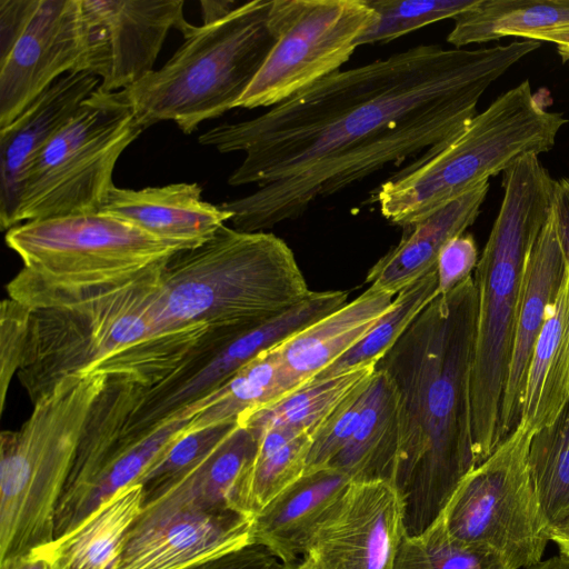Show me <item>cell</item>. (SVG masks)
Segmentation results:
<instances>
[{
    "instance_id": "74e56055",
    "label": "cell",
    "mask_w": 569,
    "mask_h": 569,
    "mask_svg": "<svg viewBox=\"0 0 569 569\" xmlns=\"http://www.w3.org/2000/svg\"><path fill=\"white\" fill-rule=\"evenodd\" d=\"M371 376L359 382L312 431L305 472L328 467L352 437L365 406Z\"/></svg>"
},
{
    "instance_id": "f1b7e54d",
    "label": "cell",
    "mask_w": 569,
    "mask_h": 569,
    "mask_svg": "<svg viewBox=\"0 0 569 569\" xmlns=\"http://www.w3.org/2000/svg\"><path fill=\"white\" fill-rule=\"evenodd\" d=\"M196 406L192 403L179 410L144 433L122 436L106 467L56 530L54 538L72 530L120 489L137 483L146 470L187 431L192 418L199 413Z\"/></svg>"
},
{
    "instance_id": "484cf974",
    "label": "cell",
    "mask_w": 569,
    "mask_h": 569,
    "mask_svg": "<svg viewBox=\"0 0 569 569\" xmlns=\"http://www.w3.org/2000/svg\"><path fill=\"white\" fill-rule=\"evenodd\" d=\"M258 445V435L239 423L202 461L146 501L142 510H238L239 486L257 453Z\"/></svg>"
},
{
    "instance_id": "83f0119b",
    "label": "cell",
    "mask_w": 569,
    "mask_h": 569,
    "mask_svg": "<svg viewBox=\"0 0 569 569\" xmlns=\"http://www.w3.org/2000/svg\"><path fill=\"white\" fill-rule=\"evenodd\" d=\"M398 451V393L390 378L375 368L357 429L328 467L351 482H392Z\"/></svg>"
},
{
    "instance_id": "ab89813d",
    "label": "cell",
    "mask_w": 569,
    "mask_h": 569,
    "mask_svg": "<svg viewBox=\"0 0 569 569\" xmlns=\"http://www.w3.org/2000/svg\"><path fill=\"white\" fill-rule=\"evenodd\" d=\"M30 323V309L7 298L0 306V411L3 412L7 392L13 376L23 365Z\"/></svg>"
},
{
    "instance_id": "44dd1931",
    "label": "cell",
    "mask_w": 569,
    "mask_h": 569,
    "mask_svg": "<svg viewBox=\"0 0 569 569\" xmlns=\"http://www.w3.org/2000/svg\"><path fill=\"white\" fill-rule=\"evenodd\" d=\"M350 483L343 472L330 467L305 472L253 516L252 542L281 562L300 561Z\"/></svg>"
},
{
    "instance_id": "ac0fdd59",
    "label": "cell",
    "mask_w": 569,
    "mask_h": 569,
    "mask_svg": "<svg viewBox=\"0 0 569 569\" xmlns=\"http://www.w3.org/2000/svg\"><path fill=\"white\" fill-rule=\"evenodd\" d=\"M100 86L88 72L58 79L8 126L0 128V224H18L23 187L41 151Z\"/></svg>"
},
{
    "instance_id": "4dcf8cb0",
    "label": "cell",
    "mask_w": 569,
    "mask_h": 569,
    "mask_svg": "<svg viewBox=\"0 0 569 569\" xmlns=\"http://www.w3.org/2000/svg\"><path fill=\"white\" fill-rule=\"evenodd\" d=\"M447 41L457 49L569 26V0H479L455 19Z\"/></svg>"
},
{
    "instance_id": "8d00e7d4",
    "label": "cell",
    "mask_w": 569,
    "mask_h": 569,
    "mask_svg": "<svg viewBox=\"0 0 569 569\" xmlns=\"http://www.w3.org/2000/svg\"><path fill=\"white\" fill-rule=\"evenodd\" d=\"M238 425L222 423L193 431L187 429L137 481L143 488L144 502L202 461Z\"/></svg>"
},
{
    "instance_id": "6da1fadb",
    "label": "cell",
    "mask_w": 569,
    "mask_h": 569,
    "mask_svg": "<svg viewBox=\"0 0 569 569\" xmlns=\"http://www.w3.org/2000/svg\"><path fill=\"white\" fill-rule=\"evenodd\" d=\"M540 47L530 39L472 50L419 44L336 71L256 118L216 126L199 143L243 152L228 183L257 186L219 207L234 229L264 231L388 164L431 153L478 113L495 81Z\"/></svg>"
},
{
    "instance_id": "d6986e66",
    "label": "cell",
    "mask_w": 569,
    "mask_h": 569,
    "mask_svg": "<svg viewBox=\"0 0 569 569\" xmlns=\"http://www.w3.org/2000/svg\"><path fill=\"white\" fill-rule=\"evenodd\" d=\"M566 266L552 209L531 249L523 278L499 413L501 442L519 423L530 358L562 284Z\"/></svg>"
},
{
    "instance_id": "603a6c76",
    "label": "cell",
    "mask_w": 569,
    "mask_h": 569,
    "mask_svg": "<svg viewBox=\"0 0 569 569\" xmlns=\"http://www.w3.org/2000/svg\"><path fill=\"white\" fill-rule=\"evenodd\" d=\"M390 292L369 287L351 302L315 321L277 347L299 388L361 341L390 309Z\"/></svg>"
},
{
    "instance_id": "7bdbcfd3",
    "label": "cell",
    "mask_w": 569,
    "mask_h": 569,
    "mask_svg": "<svg viewBox=\"0 0 569 569\" xmlns=\"http://www.w3.org/2000/svg\"><path fill=\"white\" fill-rule=\"evenodd\" d=\"M279 560L262 545L246 547L184 569H271Z\"/></svg>"
},
{
    "instance_id": "7dc6e473",
    "label": "cell",
    "mask_w": 569,
    "mask_h": 569,
    "mask_svg": "<svg viewBox=\"0 0 569 569\" xmlns=\"http://www.w3.org/2000/svg\"><path fill=\"white\" fill-rule=\"evenodd\" d=\"M202 24L216 22L228 16L234 8L236 2L232 0H202L200 1Z\"/></svg>"
},
{
    "instance_id": "836d02e7",
    "label": "cell",
    "mask_w": 569,
    "mask_h": 569,
    "mask_svg": "<svg viewBox=\"0 0 569 569\" xmlns=\"http://www.w3.org/2000/svg\"><path fill=\"white\" fill-rule=\"evenodd\" d=\"M438 295L436 268L397 293L390 309L369 333L312 379H325L350 369L376 366Z\"/></svg>"
},
{
    "instance_id": "5bb4252c",
    "label": "cell",
    "mask_w": 569,
    "mask_h": 569,
    "mask_svg": "<svg viewBox=\"0 0 569 569\" xmlns=\"http://www.w3.org/2000/svg\"><path fill=\"white\" fill-rule=\"evenodd\" d=\"M182 0H81L87 42L86 72L99 90H124L153 71L171 29L190 30Z\"/></svg>"
},
{
    "instance_id": "5b68a950",
    "label": "cell",
    "mask_w": 569,
    "mask_h": 569,
    "mask_svg": "<svg viewBox=\"0 0 569 569\" xmlns=\"http://www.w3.org/2000/svg\"><path fill=\"white\" fill-rule=\"evenodd\" d=\"M310 293L282 239L224 224L203 243L164 261L156 311L168 329L203 326L243 333Z\"/></svg>"
},
{
    "instance_id": "ba28073f",
    "label": "cell",
    "mask_w": 569,
    "mask_h": 569,
    "mask_svg": "<svg viewBox=\"0 0 569 569\" xmlns=\"http://www.w3.org/2000/svg\"><path fill=\"white\" fill-rule=\"evenodd\" d=\"M107 375L71 376L0 435V566L54 539L57 508Z\"/></svg>"
},
{
    "instance_id": "7c38bea8",
    "label": "cell",
    "mask_w": 569,
    "mask_h": 569,
    "mask_svg": "<svg viewBox=\"0 0 569 569\" xmlns=\"http://www.w3.org/2000/svg\"><path fill=\"white\" fill-rule=\"evenodd\" d=\"M6 243L21 258L23 268L57 283H89L136 273L180 250L101 211L22 222L7 231Z\"/></svg>"
},
{
    "instance_id": "60d3db41",
    "label": "cell",
    "mask_w": 569,
    "mask_h": 569,
    "mask_svg": "<svg viewBox=\"0 0 569 569\" xmlns=\"http://www.w3.org/2000/svg\"><path fill=\"white\" fill-rule=\"evenodd\" d=\"M478 249L470 233L450 239L437 259L439 295H446L471 277L478 263Z\"/></svg>"
},
{
    "instance_id": "f546056e",
    "label": "cell",
    "mask_w": 569,
    "mask_h": 569,
    "mask_svg": "<svg viewBox=\"0 0 569 569\" xmlns=\"http://www.w3.org/2000/svg\"><path fill=\"white\" fill-rule=\"evenodd\" d=\"M297 388L276 347L256 357L217 390L197 401L201 411L192 418L188 431L238 422L244 415L273 403Z\"/></svg>"
},
{
    "instance_id": "d4e9b609",
    "label": "cell",
    "mask_w": 569,
    "mask_h": 569,
    "mask_svg": "<svg viewBox=\"0 0 569 569\" xmlns=\"http://www.w3.org/2000/svg\"><path fill=\"white\" fill-rule=\"evenodd\" d=\"M144 503L143 488L129 485L102 502L79 525L34 549L49 569H110Z\"/></svg>"
},
{
    "instance_id": "f6af8a7d",
    "label": "cell",
    "mask_w": 569,
    "mask_h": 569,
    "mask_svg": "<svg viewBox=\"0 0 569 569\" xmlns=\"http://www.w3.org/2000/svg\"><path fill=\"white\" fill-rule=\"evenodd\" d=\"M396 569H432L417 539L405 536L398 552Z\"/></svg>"
},
{
    "instance_id": "8fae6325",
    "label": "cell",
    "mask_w": 569,
    "mask_h": 569,
    "mask_svg": "<svg viewBox=\"0 0 569 569\" xmlns=\"http://www.w3.org/2000/svg\"><path fill=\"white\" fill-rule=\"evenodd\" d=\"M277 41L236 104L273 107L339 71L376 21L367 0H272Z\"/></svg>"
},
{
    "instance_id": "52a82bcc",
    "label": "cell",
    "mask_w": 569,
    "mask_h": 569,
    "mask_svg": "<svg viewBox=\"0 0 569 569\" xmlns=\"http://www.w3.org/2000/svg\"><path fill=\"white\" fill-rule=\"evenodd\" d=\"M272 0H253L224 18L191 26L172 57L117 91L144 129L172 120L189 134L236 108L277 41Z\"/></svg>"
},
{
    "instance_id": "4316f807",
    "label": "cell",
    "mask_w": 569,
    "mask_h": 569,
    "mask_svg": "<svg viewBox=\"0 0 569 569\" xmlns=\"http://www.w3.org/2000/svg\"><path fill=\"white\" fill-rule=\"evenodd\" d=\"M567 262V261H566ZM569 399V264L536 341L519 422L536 432L550 425Z\"/></svg>"
},
{
    "instance_id": "c3c4849f",
    "label": "cell",
    "mask_w": 569,
    "mask_h": 569,
    "mask_svg": "<svg viewBox=\"0 0 569 569\" xmlns=\"http://www.w3.org/2000/svg\"><path fill=\"white\" fill-rule=\"evenodd\" d=\"M549 539L557 545L561 555L569 557V511L549 527Z\"/></svg>"
},
{
    "instance_id": "e575fe53",
    "label": "cell",
    "mask_w": 569,
    "mask_h": 569,
    "mask_svg": "<svg viewBox=\"0 0 569 569\" xmlns=\"http://www.w3.org/2000/svg\"><path fill=\"white\" fill-rule=\"evenodd\" d=\"M528 467L549 528L569 511V399L550 425L533 432Z\"/></svg>"
},
{
    "instance_id": "d590c367",
    "label": "cell",
    "mask_w": 569,
    "mask_h": 569,
    "mask_svg": "<svg viewBox=\"0 0 569 569\" xmlns=\"http://www.w3.org/2000/svg\"><path fill=\"white\" fill-rule=\"evenodd\" d=\"M479 0H367L376 21L359 46L389 42L445 19H455Z\"/></svg>"
},
{
    "instance_id": "f35d334b",
    "label": "cell",
    "mask_w": 569,
    "mask_h": 569,
    "mask_svg": "<svg viewBox=\"0 0 569 569\" xmlns=\"http://www.w3.org/2000/svg\"><path fill=\"white\" fill-rule=\"evenodd\" d=\"M415 539L432 569H512L491 549L451 537L440 517Z\"/></svg>"
},
{
    "instance_id": "9a60e30c",
    "label": "cell",
    "mask_w": 569,
    "mask_h": 569,
    "mask_svg": "<svg viewBox=\"0 0 569 569\" xmlns=\"http://www.w3.org/2000/svg\"><path fill=\"white\" fill-rule=\"evenodd\" d=\"M405 538L391 481L351 482L308 545L303 569H396Z\"/></svg>"
},
{
    "instance_id": "ee69618b",
    "label": "cell",
    "mask_w": 569,
    "mask_h": 569,
    "mask_svg": "<svg viewBox=\"0 0 569 569\" xmlns=\"http://www.w3.org/2000/svg\"><path fill=\"white\" fill-rule=\"evenodd\" d=\"M553 212L561 249L569 264V178L556 180Z\"/></svg>"
},
{
    "instance_id": "d6a6232c",
    "label": "cell",
    "mask_w": 569,
    "mask_h": 569,
    "mask_svg": "<svg viewBox=\"0 0 569 569\" xmlns=\"http://www.w3.org/2000/svg\"><path fill=\"white\" fill-rule=\"evenodd\" d=\"M373 371L375 366H366L312 379L273 403L244 415L238 422L257 435L270 428H284L311 436L343 398Z\"/></svg>"
},
{
    "instance_id": "3957f363",
    "label": "cell",
    "mask_w": 569,
    "mask_h": 569,
    "mask_svg": "<svg viewBox=\"0 0 569 569\" xmlns=\"http://www.w3.org/2000/svg\"><path fill=\"white\" fill-rule=\"evenodd\" d=\"M167 260V259H166ZM89 283H57L26 268L7 284L30 309L18 378L32 403L71 376H124L150 389L167 379L209 328L168 329L156 298L164 261Z\"/></svg>"
},
{
    "instance_id": "1f68e13d",
    "label": "cell",
    "mask_w": 569,
    "mask_h": 569,
    "mask_svg": "<svg viewBox=\"0 0 569 569\" xmlns=\"http://www.w3.org/2000/svg\"><path fill=\"white\" fill-rule=\"evenodd\" d=\"M257 453L237 495L239 511L253 517L277 495L301 477L311 445L309 433L270 428L258 433Z\"/></svg>"
},
{
    "instance_id": "7402d4cb",
    "label": "cell",
    "mask_w": 569,
    "mask_h": 569,
    "mask_svg": "<svg viewBox=\"0 0 569 569\" xmlns=\"http://www.w3.org/2000/svg\"><path fill=\"white\" fill-rule=\"evenodd\" d=\"M489 180L439 208L426 218L403 227L393 248L368 271L366 282L393 296L437 268L443 246L476 221L489 191Z\"/></svg>"
},
{
    "instance_id": "9c48e42d",
    "label": "cell",
    "mask_w": 569,
    "mask_h": 569,
    "mask_svg": "<svg viewBox=\"0 0 569 569\" xmlns=\"http://www.w3.org/2000/svg\"><path fill=\"white\" fill-rule=\"evenodd\" d=\"M142 131L118 92L97 89L52 137L30 169L18 224L100 212L114 187L112 174L119 157Z\"/></svg>"
},
{
    "instance_id": "30bf717a",
    "label": "cell",
    "mask_w": 569,
    "mask_h": 569,
    "mask_svg": "<svg viewBox=\"0 0 569 569\" xmlns=\"http://www.w3.org/2000/svg\"><path fill=\"white\" fill-rule=\"evenodd\" d=\"M532 435L519 422L463 478L439 516L451 537L491 549L512 569L540 562L550 541L528 467Z\"/></svg>"
},
{
    "instance_id": "cb8c5ba5",
    "label": "cell",
    "mask_w": 569,
    "mask_h": 569,
    "mask_svg": "<svg viewBox=\"0 0 569 569\" xmlns=\"http://www.w3.org/2000/svg\"><path fill=\"white\" fill-rule=\"evenodd\" d=\"M148 388L124 376H108L80 438L76 459L57 508L54 531L100 475Z\"/></svg>"
},
{
    "instance_id": "4fadbf2b",
    "label": "cell",
    "mask_w": 569,
    "mask_h": 569,
    "mask_svg": "<svg viewBox=\"0 0 569 569\" xmlns=\"http://www.w3.org/2000/svg\"><path fill=\"white\" fill-rule=\"evenodd\" d=\"M342 290L311 291L301 302L236 337L211 356H196L159 385L148 389L132 413L129 429H152L179 410L217 390L259 355L347 303Z\"/></svg>"
},
{
    "instance_id": "7a4b0ae2",
    "label": "cell",
    "mask_w": 569,
    "mask_h": 569,
    "mask_svg": "<svg viewBox=\"0 0 569 569\" xmlns=\"http://www.w3.org/2000/svg\"><path fill=\"white\" fill-rule=\"evenodd\" d=\"M477 302L472 277L438 295L375 366L398 393L392 483L408 538L420 537L438 519L477 466L471 416Z\"/></svg>"
},
{
    "instance_id": "b9f144b4",
    "label": "cell",
    "mask_w": 569,
    "mask_h": 569,
    "mask_svg": "<svg viewBox=\"0 0 569 569\" xmlns=\"http://www.w3.org/2000/svg\"><path fill=\"white\" fill-rule=\"evenodd\" d=\"M39 0H0V61L23 33Z\"/></svg>"
},
{
    "instance_id": "ffe728a7",
    "label": "cell",
    "mask_w": 569,
    "mask_h": 569,
    "mask_svg": "<svg viewBox=\"0 0 569 569\" xmlns=\"http://www.w3.org/2000/svg\"><path fill=\"white\" fill-rule=\"evenodd\" d=\"M197 183H171L140 190L113 187L101 209L128 220L180 250L210 239L231 213L201 198Z\"/></svg>"
},
{
    "instance_id": "816d5d0a",
    "label": "cell",
    "mask_w": 569,
    "mask_h": 569,
    "mask_svg": "<svg viewBox=\"0 0 569 569\" xmlns=\"http://www.w3.org/2000/svg\"><path fill=\"white\" fill-rule=\"evenodd\" d=\"M271 569H303L300 561L297 562H281L278 561Z\"/></svg>"
},
{
    "instance_id": "2e32d148",
    "label": "cell",
    "mask_w": 569,
    "mask_h": 569,
    "mask_svg": "<svg viewBox=\"0 0 569 569\" xmlns=\"http://www.w3.org/2000/svg\"><path fill=\"white\" fill-rule=\"evenodd\" d=\"M86 67L81 0H39L23 33L0 61V128L61 74L86 72Z\"/></svg>"
},
{
    "instance_id": "f907efd6",
    "label": "cell",
    "mask_w": 569,
    "mask_h": 569,
    "mask_svg": "<svg viewBox=\"0 0 569 569\" xmlns=\"http://www.w3.org/2000/svg\"><path fill=\"white\" fill-rule=\"evenodd\" d=\"M526 569H569V557L560 553Z\"/></svg>"
},
{
    "instance_id": "681fc988",
    "label": "cell",
    "mask_w": 569,
    "mask_h": 569,
    "mask_svg": "<svg viewBox=\"0 0 569 569\" xmlns=\"http://www.w3.org/2000/svg\"><path fill=\"white\" fill-rule=\"evenodd\" d=\"M0 569H49V566L39 551L32 550L26 556L0 566Z\"/></svg>"
},
{
    "instance_id": "8992f818",
    "label": "cell",
    "mask_w": 569,
    "mask_h": 569,
    "mask_svg": "<svg viewBox=\"0 0 569 569\" xmlns=\"http://www.w3.org/2000/svg\"><path fill=\"white\" fill-rule=\"evenodd\" d=\"M567 121L546 110L525 80L477 113L446 144L381 183L369 203L403 228L503 172L522 156L550 151Z\"/></svg>"
},
{
    "instance_id": "bcb514c9",
    "label": "cell",
    "mask_w": 569,
    "mask_h": 569,
    "mask_svg": "<svg viewBox=\"0 0 569 569\" xmlns=\"http://www.w3.org/2000/svg\"><path fill=\"white\" fill-rule=\"evenodd\" d=\"M523 39L555 43L557 52L563 62H569V26L527 34Z\"/></svg>"
},
{
    "instance_id": "277c9868",
    "label": "cell",
    "mask_w": 569,
    "mask_h": 569,
    "mask_svg": "<svg viewBox=\"0 0 569 569\" xmlns=\"http://www.w3.org/2000/svg\"><path fill=\"white\" fill-rule=\"evenodd\" d=\"M556 180L528 153L502 172L503 197L475 269L477 318L471 371L476 465L501 443L499 413L531 249L553 209Z\"/></svg>"
},
{
    "instance_id": "e0dca14e",
    "label": "cell",
    "mask_w": 569,
    "mask_h": 569,
    "mask_svg": "<svg viewBox=\"0 0 569 569\" xmlns=\"http://www.w3.org/2000/svg\"><path fill=\"white\" fill-rule=\"evenodd\" d=\"M252 518L234 509L142 511L110 569H184L252 543Z\"/></svg>"
}]
</instances>
